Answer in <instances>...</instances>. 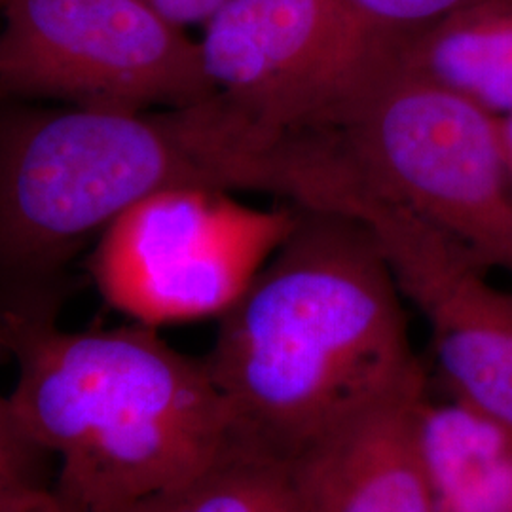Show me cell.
<instances>
[{"label":"cell","mask_w":512,"mask_h":512,"mask_svg":"<svg viewBox=\"0 0 512 512\" xmlns=\"http://www.w3.org/2000/svg\"><path fill=\"white\" fill-rule=\"evenodd\" d=\"M298 219L291 203L260 209L228 190L173 186L135 203L99 234L93 281L114 310L139 325L220 319Z\"/></svg>","instance_id":"cell-6"},{"label":"cell","mask_w":512,"mask_h":512,"mask_svg":"<svg viewBox=\"0 0 512 512\" xmlns=\"http://www.w3.org/2000/svg\"><path fill=\"white\" fill-rule=\"evenodd\" d=\"M0 512H74L54 494L52 488L27 494L0 497Z\"/></svg>","instance_id":"cell-16"},{"label":"cell","mask_w":512,"mask_h":512,"mask_svg":"<svg viewBox=\"0 0 512 512\" xmlns=\"http://www.w3.org/2000/svg\"><path fill=\"white\" fill-rule=\"evenodd\" d=\"M397 71L459 95L495 118L512 114V0H492L403 35Z\"/></svg>","instance_id":"cell-11"},{"label":"cell","mask_w":512,"mask_h":512,"mask_svg":"<svg viewBox=\"0 0 512 512\" xmlns=\"http://www.w3.org/2000/svg\"><path fill=\"white\" fill-rule=\"evenodd\" d=\"M429 387L384 404L291 465L306 512H435L414 440V406Z\"/></svg>","instance_id":"cell-9"},{"label":"cell","mask_w":512,"mask_h":512,"mask_svg":"<svg viewBox=\"0 0 512 512\" xmlns=\"http://www.w3.org/2000/svg\"><path fill=\"white\" fill-rule=\"evenodd\" d=\"M334 147L370 192L512 277V181L490 112L397 71Z\"/></svg>","instance_id":"cell-4"},{"label":"cell","mask_w":512,"mask_h":512,"mask_svg":"<svg viewBox=\"0 0 512 512\" xmlns=\"http://www.w3.org/2000/svg\"><path fill=\"white\" fill-rule=\"evenodd\" d=\"M401 35L344 0H228L203 25V73L275 139L338 133L397 73Z\"/></svg>","instance_id":"cell-5"},{"label":"cell","mask_w":512,"mask_h":512,"mask_svg":"<svg viewBox=\"0 0 512 512\" xmlns=\"http://www.w3.org/2000/svg\"><path fill=\"white\" fill-rule=\"evenodd\" d=\"M173 25L188 29L205 25L228 0H143Z\"/></svg>","instance_id":"cell-15"},{"label":"cell","mask_w":512,"mask_h":512,"mask_svg":"<svg viewBox=\"0 0 512 512\" xmlns=\"http://www.w3.org/2000/svg\"><path fill=\"white\" fill-rule=\"evenodd\" d=\"M370 27L389 35H410L440 19L492 0H344Z\"/></svg>","instance_id":"cell-14"},{"label":"cell","mask_w":512,"mask_h":512,"mask_svg":"<svg viewBox=\"0 0 512 512\" xmlns=\"http://www.w3.org/2000/svg\"><path fill=\"white\" fill-rule=\"evenodd\" d=\"M325 209L361 222L378 243L427 323L446 395L512 427V291L490 283L458 241L351 175L332 186Z\"/></svg>","instance_id":"cell-8"},{"label":"cell","mask_w":512,"mask_h":512,"mask_svg":"<svg viewBox=\"0 0 512 512\" xmlns=\"http://www.w3.org/2000/svg\"><path fill=\"white\" fill-rule=\"evenodd\" d=\"M213 93L198 40L143 0H0V99L169 109Z\"/></svg>","instance_id":"cell-7"},{"label":"cell","mask_w":512,"mask_h":512,"mask_svg":"<svg viewBox=\"0 0 512 512\" xmlns=\"http://www.w3.org/2000/svg\"><path fill=\"white\" fill-rule=\"evenodd\" d=\"M54 459L21 427L8 395H0V497L52 488Z\"/></svg>","instance_id":"cell-13"},{"label":"cell","mask_w":512,"mask_h":512,"mask_svg":"<svg viewBox=\"0 0 512 512\" xmlns=\"http://www.w3.org/2000/svg\"><path fill=\"white\" fill-rule=\"evenodd\" d=\"M403 300L361 222L300 209L293 234L220 317L203 357L241 442L291 463L351 421L429 387Z\"/></svg>","instance_id":"cell-1"},{"label":"cell","mask_w":512,"mask_h":512,"mask_svg":"<svg viewBox=\"0 0 512 512\" xmlns=\"http://www.w3.org/2000/svg\"><path fill=\"white\" fill-rule=\"evenodd\" d=\"M414 440L435 512H512V427L427 389Z\"/></svg>","instance_id":"cell-10"},{"label":"cell","mask_w":512,"mask_h":512,"mask_svg":"<svg viewBox=\"0 0 512 512\" xmlns=\"http://www.w3.org/2000/svg\"><path fill=\"white\" fill-rule=\"evenodd\" d=\"M499 124V139H501V150H503V158L507 164V171L512 181V114L497 118Z\"/></svg>","instance_id":"cell-17"},{"label":"cell","mask_w":512,"mask_h":512,"mask_svg":"<svg viewBox=\"0 0 512 512\" xmlns=\"http://www.w3.org/2000/svg\"><path fill=\"white\" fill-rule=\"evenodd\" d=\"M277 139L230 101L63 107L0 122V275L48 277L112 220L173 186L266 192Z\"/></svg>","instance_id":"cell-3"},{"label":"cell","mask_w":512,"mask_h":512,"mask_svg":"<svg viewBox=\"0 0 512 512\" xmlns=\"http://www.w3.org/2000/svg\"><path fill=\"white\" fill-rule=\"evenodd\" d=\"M118 512H306L285 461L239 448L183 486Z\"/></svg>","instance_id":"cell-12"},{"label":"cell","mask_w":512,"mask_h":512,"mask_svg":"<svg viewBox=\"0 0 512 512\" xmlns=\"http://www.w3.org/2000/svg\"><path fill=\"white\" fill-rule=\"evenodd\" d=\"M0 351L16 363L10 406L71 511H122L245 446L205 359L154 327L61 329L42 285L4 287Z\"/></svg>","instance_id":"cell-2"}]
</instances>
